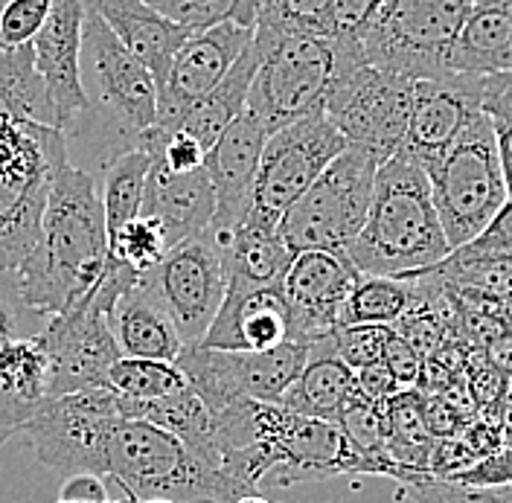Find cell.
Wrapping results in <instances>:
<instances>
[{
    "label": "cell",
    "instance_id": "cell-12",
    "mask_svg": "<svg viewBox=\"0 0 512 503\" xmlns=\"http://www.w3.org/2000/svg\"><path fill=\"white\" fill-rule=\"evenodd\" d=\"M146 277L158 288L184 346L201 344L227 294V268L216 236L201 230L181 239Z\"/></svg>",
    "mask_w": 512,
    "mask_h": 503
},
{
    "label": "cell",
    "instance_id": "cell-34",
    "mask_svg": "<svg viewBox=\"0 0 512 503\" xmlns=\"http://www.w3.org/2000/svg\"><path fill=\"white\" fill-rule=\"evenodd\" d=\"M160 18L190 32H204L219 24L256 27V0H143Z\"/></svg>",
    "mask_w": 512,
    "mask_h": 503
},
{
    "label": "cell",
    "instance_id": "cell-42",
    "mask_svg": "<svg viewBox=\"0 0 512 503\" xmlns=\"http://www.w3.org/2000/svg\"><path fill=\"white\" fill-rule=\"evenodd\" d=\"M451 483H463V486H478V489H501L512 486V448H498L495 454H486L475 460L469 469L446 477Z\"/></svg>",
    "mask_w": 512,
    "mask_h": 503
},
{
    "label": "cell",
    "instance_id": "cell-33",
    "mask_svg": "<svg viewBox=\"0 0 512 503\" xmlns=\"http://www.w3.org/2000/svg\"><path fill=\"white\" fill-rule=\"evenodd\" d=\"M108 384L114 393L137 402L166 399L190 387L175 361H149V358H120L108 370Z\"/></svg>",
    "mask_w": 512,
    "mask_h": 503
},
{
    "label": "cell",
    "instance_id": "cell-54",
    "mask_svg": "<svg viewBox=\"0 0 512 503\" xmlns=\"http://www.w3.org/2000/svg\"><path fill=\"white\" fill-rule=\"evenodd\" d=\"M137 503H172V501H163V498H149V501H137Z\"/></svg>",
    "mask_w": 512,
    "mask_h": 503
},
{
    "label": "cell",
    "instance_id": "cell-11",
    "mask_svg": "<svg viewBox=\"0 0 512 503\" xmlns=\"http://www.w3.org/2000/svg\"><path fill=\"white\" fill-rule=\"evenodd\" d=\"M120 410L123 396L114 390H79L44 399L21 434H27L35 457L53 472L102 477V445L111 419H123Z\"/></svg>",
    "mask_w": 512,
    "mask_h": 503
},
{
    "label": "cell",
    "instance_id": "cell-31",
    "mask_svg": "<svg viewBox=\"0 0 512 503\" xmlns=\"http://www.w3.org/2000/svg\"><path fill=\"white\" fill-rule=\"evenodd\" d=\"M416 306H419V288L411 277L361 274L341 306L338 326H355V323L393 326L408 312H414Z\"/></svg>",
    "mask_w": 512,
    "mask_h": 503
},
{
    "label": "cell",
    "instance_id": "cell-56",
    "mask_svg": "<svg viewBox=\"0 0 512 503\" xmlns=\"http://www.w3.org/2000/svg\"><path fill=\"white\" fill-rule=\"evenodd\" d=\"M504 3H510V0H504Z\"/></svg>",
    "mask_w": 512,
    "mask_h": 503
},
{
    "label": "cell",
    "instance_id": "cell-18",
    "mask_svg": "<svg viewBox=\"0 0 512 503\" xmlns=\"http://www.w3.org/2000/svg\"><path fill=\"white\" fill-rule=\"evenodd\" d=\"M347 253L297 251L283 280V297L291 317V341L315 344L338 329L341 306L358 283Z\"/></svg>",
    "mask_w": 512,
    "mask_h": 503
},
{
    "label": "cell",
    "instance_id": "cell-5",
    "mask_svg": "<svg viewBox=\"0 0 512 503\" xmlns=\"http://www.w3.org/2000/svg\"><path fill=\"white\" fill-rule=\"evenodd\" d=\"M67 163V137L56 126L18 120L0 137V271L30 256L53 181Z\"/></svg>",
    "mask_w": 512,
    "mask_h": 503
},
{
    "label": "cell",
    "instance_id": "cell-2",
    "mask_svg": "<svg viewBox=\"0 0 512 503\" xmlns=\"http://www.w3.org/2000/svg\"><path fill=\"white\" fill-rule=\"evenodd\" d=\"M446 233L431 201L425 169L393 155L376 169L370 213L350 245V262L367 277H414L446 259Z\"/></svg>",
    "mask_w": 512,
    "mask_h": 503
},
{
    "label": "cell",
    "instance_id": "cell-21",
    "mask_svg": "<svg viewBox=\"0 0 512 503\" xmlns=\"http://www.w3.org/2000/svg\"><path fill=\"white\" fill-rule=\"evenodd\" d=\"M291 341V317L283 285L227 280L222 309L216 312L201 346L262 352Z\"/></svg>",
    "mask_w": 512,
    "mask_h": 503
},
{
    "label": "cell",
    "instance_id": "cell-6",
    "mask_svg": "<svg viewBox=\"0 0 512 503\" xmlns=\"http://www.w3.org/2000/svg\"><path fill=\"white\" fill-rule=\"evenodd\" d=\"M425 175L451 251L475 242L510 201L492 120L483 111L440 158L425 166Z\"/></svg>",
    "mask_w": 512,
    "mask_h": 503
},
{
    "label": "cell",
    "instance_id": "cell-13",
    "mask_svg": "<svg viewBox=\"0 0 512 503\" xmlns=\"http://www.w3.org/2000/svg\"><path fill=\"white\" fill-rule=\"evenodd\" d=\"M347 149V140L320 111L268 134L254 181V207L283 219L320 172Z\"/></svg>",
    "mask_w": 512,
    "mask_h": 503
},
{
    "label": "cell",
    "instance_id": "cell-47",
    "mask_svg": "<svg viewBox=\"0 0 512 503\" xmlns=\"http://www.w3.org/2000/svg\"><path fill=\"white\" fill-rule=\"evenodd\" d=\"M62 503H108V492H105V477L99 474H73V477H64Z\"/></svg>",
    "mask_w": 512,
    "mask_h": 503
},
{
    "label": "cell",
    "instance_id": "cell-10",
    "mask_svg": "<svg viewBox=\"0 0 512 503\" xmlns=\"http://www.w3.org/2000/svg\"><path fill=\"white\" fill-rule=\"evenodd\" d=\"M414 102V82L396 73H384L373 64H361L341 76L326 96L323 114L347 140L379 163L390 160L405 140Z\"/></svg>",
    "mask_w": 512,
    "mask_h": 503
},
{
    "label": "cell",
    "instance_id": "cell-14",
    "mask_svg": "<svg viewBox=\"0 0 512 503\" xmlns=\"http://www.w3.org/2000/svg\"><path fill=\"white\" fill-rule=\"evenodd\" d=\"M41 344L50 361L47 399L79 390H111L108 370L123 358L111 320L88 294L70 312L47 320Z\"/></svg>",
    "mask_w": 512,
    "mask_h": 503
},
{
    "label": "cell",
    "instance_id": "cell-39",
    "mask_svg": "<svg viewBox=\"0 0 512 503\" xmlns=\"http://www.w3.org/2000/svg\"><path fill=\"white\" fill-rule=\"evenodd\" d=\"M480 111L492 120L504 184L512 198V99L501 88L498 76H480Z\"/></svg>",
    "mask_w": 512,
    "mask_h": 503
},
{
    "label": "cell",
    "instance_id": "cell-9",
    "mask_svg": "<svg viewBox=\"0 0 512 503\" xmlns=\"http://www.w3.org/2000/svg\"><path fill=\"white\" fill-rule=\"evenodd\" d=\"M309 361V344H288L262 349V352H236V349H210V346H184L175 358L190 390L204 402L210 413L227 408L242 399L280 405L288 384Z\"/></svg>",
    "mask_w": 512,
    "mask_h": 503
},
{
    "label": "cell",
    "instance_id": "cell-25",
    "mask_svg": "<svg viewBox=\"0 0 512 503\" xmlns=\"http://www.w3.org/2000/svg\"><path fill=\"white\" fill-rule=\"evenodd\" d=\"M448 73L498 76L512 73V9L504 0H475L457 35Z\"/></svg>",
    "mask_w": 512,
    "mask_h": 503
},
{
    "label": "cell",
    "instance_id": "cell-51",
    "mask_svg": "<svg viewBox=\"0 0 512 503\" xmlns=\"http://www.w3.org/2000/svg\"><path fill=\"white\" fill-rule=\"evenodd\" d=\"M233 503H274V501L262 498V492H251V495H242V498H236Z\"/></svg>",
    "mask_w": 512,
    "mask_h": 503
},
{
    "label": "cell",
    "instance_id": "cell-24",
    "mask_svg": "<svg viewBox=\"0 0 512 503\" xmlns=\"http://www.w3.org/2000/svg\"><path fill=\"white\" fill-rule=\"evenodd\" d=\"M88 12L114 32L128 50L146 64L155 76V85L166 76L172 56L192 32L160 18L143 0H82Z\"/></svg>",
    "mask_w": 512,
    "mask_h": 503
},
{
    "label": "cell",
    "instance_id": "cell-36",
    "mask_svg": "<svg viewBox=\"0 0 512 503\" xmlns=\"http://www.w3.org/2000/svg\"><path fill=\"white\" fill-rule=\"evenodd\" d=\"M169 236L160 227L158 219L149 216H137L134 221L123 224L117 233L108 236V251L114 259H120L137 274H146L152 268H158L163 256L169 253Z\"/></svg>",
    "mask_w": 512,
    "mask_h": 503
},
{
    "label": "cell",
    "instance_id": "cell-40",
    "mask_svg": "<svg viewBox=\"0 0 512 503\" xmlns=\"http://www.w3.org/2000/svg\"><path fill=\"white\" fill-rule=\"evenodd\" d=\"M393 335V326H376V323H355V326H338L332 332L338 358L350 367L361 370L370 364H379L384 346Z\"/></svg>",
    "mask_w": 512,
    "mask_h": 503
},
{
    "label": "cell",
    "instance_id": "cell-15",
    "mask_svg": "<svg viewBox=\"0 0 512 503\" xmlns=\"http://www.w3.org/2000/svg\"><path fill=\"white\" fill-rule=\"evenodd\" d=\"M32 62L53 105L56 128L64 137L82 134L94 123L96 108L82 85L85 6L82 0H53L41 32L32 38Z\"/></svg>",
    "mask_w": 512,
    "mask_h": 503
},
{
    "label": "cell",
    "instance_id": "cell-8",
    "mask_svg": "<svg viewBox=\"0 0 512 503\" xmlns=\"http://www.w3.org/2000/svg\"><path fill=\"white\" fill-rule=\"evenodd\" d=\"M475 0H384L361 47L364 62L422 82L448 76V56Z\"/></svg>",
    "mask_w": 512,
    "mask_h": 503
},
{
    "label": "cell",
    "instance_id": "cell-1",
    "mask_svg": "<svg viewBox=\"0 0 512 503\" xmlns=\"http://www.w3.org/2000/svg\"><path fill=\"white\" fill-rule=\"evenodd\" d=\"M108 256L105 210L94 178L67 160L50 189L38 242L18 268L27 303L44 317L70 312L94 291Z\"/></svg>",
    "mask_w": 512,
    "mask_h": 503
},
{
    "label": "cell",
    "instance_id": "cell-30",
    "mask_svg": "<svg viewBox=\"0 0 512 503\" xmlns=\"http://www.w3.org/2000/svg\"><path fill=\"white\" fill-rule=\"evenodd\" d=\"M50 384V361L38 338H21L0 346V399L27 416L30 422L35 410L47 399Z\"/></svg>",
    "mask_w": 512,
    "mask_h": 503
},
{
    "label": "cell",
    "instance_id": "cell-29",
    "mask_svg": "<svg viewBox=\"0 0 512 503\" xmlns=\"http://www.w3.org/2000/svg\"><path fill=\"white\" fill-rule=\"evenodd\" d=\"M18 120L56 126L53 105L32 62V47L0 50V137Z\"/></svg>",
    "mask_w": 512,
    "mask_h": 503
},
{
    "label": "cell",
    "instance_id": "cell-35",
    "mask_svg": "<svg viewBox=\"0 0 512 503\" xmlns=\"http://www.w3.org/2000/svg\"><path fill=\"white\" fill-rule=\"evenodd\" d=\"M390 480L402 486V495L411 498V503H512V486L478 489V486L451 483L446 477H434V474L405 469V466H396Z\"/></svg>",
    "mask_w": 512,
    "mask_h": 503
},
{
    "label": "cell",
    "instance_id": "cell-50",
    "mask_svg": "<svg viewBox=\"0 0 512 503\" xmlns=\"http://www.w3.org/2000/svg\"><path fill=\"white\" fill-rule=\"evenodd\" d=\"M0 50H12L6 35V0H0Z\"/></svg>",
    "mask_w": 512,
    "mask_h": 503
},
{
    "label": "cell",
    "instance_id": "cell-26",
    "mask_svg": "<svg viewBox=\"0 0 512 503\" xmlns=\"http://www.w3.org/2000/svg\"><path fill=\"white\" fill-rule=\"evenodd\" d=\"M352 393H355V370H350L338 358L335 341L329 335L309 344V361L288 384L280 405L300 416L335 422Z\"/></svg>",
    "mask_w": 512,
    "mask_h": 503
},
{
    "label": "cell",
    "instance_id": "cell-22",
    "mask_svg": "<svg viewBox=\"0 0 512 503\" xmlns=\"http://www.w3.org/2000/svg\"><path fill=\"white\" fill-rule=\"evenodd\" d=\"M140 216L158 219L172 248L181 239L207 230L216 216V192H213L207 169L201 166V169L178 175V172L163 169L158 160L152 158Z\"/></svg>",
    "mask_w": 512,
    "mask_h": 503
},
{
    "label": "cell",
    "instance_id": "cell-27",
    "mask_svg": "<svg viewBox=\"0 0 512 503\" xmlns=\"http://www.w3.org/2000/svg\"><path fill=\"white\" fill-rule=\"evenodd\" d=\"M227 280L256 285H283L294 251L280 236V219L251 207L239 230L222 245Z\"/></svg>",
    "mask_w": 512,
    "mask_h": 503
},
{
    "label": "cell",
    "instance_id": "cell-23",
    "mask_svg": "<svg viewBox=\"0 0 512 503\" xmlns=\"http://www.w3.org/2000/svg\"><path fill=\"white\" fill-rule=\"evenodd\" d=\"M111 332L123 358H149V361H175L184 341L169 317L158 288L146 274L128 285L111 312Z\"/></svg>",
    "mask_w": 512,
    "mask_h": 503
},
{
    "label": "cell",
    "instance_id": "cell-49",
    "mask_svg": "<svg viewBox=\"0 0 512 503\" xmlns=\"http://www.w3.org/2000/svg\"><path fill=\"white\" fill-rule=\"evenodd\" d=\"M498 425H501V437L504 445L512 448V378L507 381V390H504V399L498 405Z\"/></svg>",
    "mask_w": 512,
    "mask_h": 503
},
{
    "label": "cell",
    "instance_id": "cell-32",
    "mask_svg": "<svg viewBox=\"0 0 512 503\" xmlns=\"http://www.w3.org/2000/svg\"><path fill=\"white\" fill-rule=\"evenodd\" d=\"M149 169H152V152L143 146H134V149L114 155V160L105 166L99 198H102V210H105L108 236L140 216Z\"/></svg>",
    "mask_w": 512,
    "mask_h": 503
},
{
    "label": "cell",
    "instance_id": "cell-16",
    "mask_svg": "<svg viewBox=\"0 0 512 503\" xmlns=\"http://www.w3.org/2000/svg\"><path fill=\"white\" fill-rule=\"evenodd\" d=\"M251 41L254 30L239 24H219L204 32H192L172 56L166 76L160 79L158 120L152 131L160 137L175 134L192 105L222 82Z\"/></svg>",
    "mask_w": 512,
    "mask_h": 503
},
{
    "label": "cell",
    "instance_id": "cell-52",
    "mask_svg": "<svg viewBox=\"0 0 512 503\" xmlns=\"http://www.w3.org/2000/svg\"><path fill=\"white\" fill-rule=\"evenodd\" d=\"M498 82H501V88H504L507 96L512 99V73H498Z\"/></svg>",
    "mask_w": 512,
    "mask_h": 503
},
{
    "label": "cell",
    "instance_id": "cell-55",
    "mask_svg": "<svg viewBox=\"0 0 512 503\" xmlns=\"http://www.w3.org/2000/svg\"><path fill=\"white\" fill-rule=\"evenodd\" d=\"M510 9H512V0H510Z\"/></svg>",
    "mask_w": 512,
    "mask_h": 503
},
{
    "label": "cell",
    "instance_id": "cell-37",
    "mask_svg": "<svg viewBox=\"0 0 512 503\" xmlns=\"http://www.w3.org/2000/svg\"><path fill=\"white\" fill-rule=\"evenodd\" d=\"M50 317L35 312L27 297L18 271H0V346L21 338H38Z\"/></svg>",
    "mask_w": 512,
    "mask_h": 503
},
{
    "label": "cell",
    "instance_id": "cell-44",
    "mask_svg": "<svg viewBox=\"0 0 512 503\" xmlns=\"http://www.w3.org/2000/svg\"><path fill=\"white\" fill-rule=\"evenodd\" d=\"M422 393V390H419ZM422 416H425V428L434 440H446L457 437L463 431L460 416L448 405L440 393H422Z\"/></svg>",
    "mask_w": 512,
    "mask_h": 503
},
{
    "label": "cell",
    "instance_id": "cell-7",
    "mask_svg": "<svg viewBox=\"0 0 512 503\" xmlns=\"http://www.w3.org/2000/svg\"><path fill=\"white\" fill-rule=\"evenodd\" d=\"M379 166V158H373L370 152L347 146L283 213L280 236L286 239L288 248L294 253L350 251L370 213Z\"/></svg>",
    "mask_w": 512,
    "mask_h": 503
},
{
    "label": "cell",
    "instance_id": "cell-17",
    "mask_svg": "<svg viewBox=\"0 0 512 503\" xmlns=\"http://www.w3.org/2000/svg\"><path fill=\"white\" fill-rule=\"evenodd\" d=\"M85 50L94 64L99 96L123 128L131 149L155 128L158 120V85L146 64L108 30L94 12L85 9Z\"/></svg>",
    "mask_w": 512,
    "mask_h": 503
},
{
    "label": "cell",
    "instance_id": "cell-20",
    "mask_svg": "<svg viewBox=\"0 0 512 503\" xmlns=\"http://www.w3.org/2000/svg\"><path fill=\"white\" fill-rule=\"evenodd\" d=\"M480 114V76L448 73L440 79L414 82V102L402 149L422 169L446 152Z\"/></svg>",
    "mask_w": 512,
    "mask_h": 503
},
{
    "label": "cell",
    "instance_id": "cell-43",
    "mask_svg": "<svg viewBox=\"0 0 512 503\" xmlns=\"http://www.w3.org/2000/svg\"><path fill=\"white\" fill-rule=\"evenodd\" d=\"M384 367L393 373V378L399 381V387L402 390H408V387H416L419 384V378H422V364H425V358L416 352L414 346L408 344L402 335H390V341L384 346V355H382Z\"/></svg>",
    "mask_w": 512,
    "mask_h": 503
},
{
    "label": "cell",
    "instance_id": "cell-57",
    "mask_svg": "<svg viewBox=\"0 0 512 503\" xmlns=\"http://www.w3.org/2000/svg\"><path fill=\"white\" fill-rule=\"evenodd\" d=\"M382 3H384V0H382Z\"/></svg>",
    "mask_w": 512,
    "mask_h": 503
},
{
    "label": "cell",
    "instance_id": "cell-4",
    "mask_svg": "<svg viewBox=\"0 0 512 503\" xmlns=\"http://www.w3.org/2000/svg\"><path fill=\"white\" fill-rule=\"evenodd\" d=\"M102 477H111L134 501L233 503L245 495L227 474L204 466L169 431L143 419H111Z\"/></svg>",
    "mask_w": 512,
    "mask_h": 503
},
{
    "label": "cell",
    "instance_id": "cell-48",
    "mask_svg": "<svg viewBox=\"0 0 512 503\" xmlns=\"http://www.w3.org/2000/svg\"><path fill=\"white\" fill-rule=\"evenodd\" d=\"M483 355H486V361L501 373L504 378H512V332H501V335H495L486 349H483Z\"/></svg>",
    "mask_w": 512,
    "mask_h": 503
},
{
    "label": "cell",
    "instance_id": "cell-45",
    "mask_svg": "<svg viewBox=\"0 0 512 503\" xmlns=\"http://www.w3.org/2000/svg\"><path fill=\"white\" fill-rule=\"evenodd\" d=\"M463 248L472 253H512V198L498 210V216L489 221V227L478 239Z\"/></svg>",
    "mask_w": 512,
    "mask_h": 503
},
{
    "label": "cell",
    "instance_id": "cell-38",
    "mask_svg": "<svg viewBox=\"0 0 512 503\" xmlns=\"http://www.w3.org/2000/svg\"><path fill=\"white\" fill-rule=\"evenodd\" d=\"M332 0H256V27L326 35Z\"/></svg>",
    "mask_w": 512,
    "mask_h": 503
},
{
    "label": "cell",
    "instance_id": "cell-53",
    "mask_svg": "<svg viewBox=\"0 0 512 503\" xmlns=\"http://www.w3.org/2000/svg\"><path fill=\"white\" fill-rule=\"evenodd\" d=\"M59 503H62V501H59ZM108 503H137V501H134V498H128V495H123L120 501H108Z\"/></svg>",
    "mask_w": 512,
    "mask_h": 503
},
{
    "label": "cell",
    "instance_id": "cell-46",
    "mask_svg": "<svg viewBox=\"0 0 512 503\" xmlns=\"http://www.w3.org/2000/svg\"><path fill=\"white\" fill-rule=\"evenodd\" d=\"M399 390H402V387H399V381H396L393 373L384 367V361L355 370V393H361V396H364V399H370V402H379V405H384V402H387L390 396H396Z\"/></svg>",
    "mask_w": 512,
    "mask_h": 503
},
{
    "label": "cell",
    "instance_id": "cell-19",
    "mask_svg": "<svg viewBox=\"0 0 512 503\" xmlns=\"http://www.w3.org/2000/svg\"><path fill=\"white\" fill-rule=\"evenodd\" d=\"M265 140L268 131L245 108L204 155V169L216 192V216L207 230L216 236L219 248L230 242L254 207V181Z\"/></svg>",
    "mask_w": 512,
    "mask_h": 503
},
{
    "label": "cell",
    "instance_id": "cell-28",
    "mask_svg": "<svg viewBox=\"0 0 512 503\" xmlns=\"http://www.w3.org/2000/svg\"><path fill=\"white\" fill-rule=\"evenodd\" d=\"M256 67H259V56H256L254 41H251L222 82L204 99H198L192 105L190 114L184 117V123L178 126V131L190 134L192 140L207 152L219 140V134H222L224 128L230 126L248 108V94H251Z\"/></svg>",
    "mask_w": 512,
    "mask_h": 503
},
{
    "label": "cell",
    "instance_id": "cell-41",
    "mask_svg": "<svg viewBox=\"0 0 512 503\" xmlns=\"http://www.w3.org/2000/svg\"><path fill=\"white\" fill-rule=\"evenodd\" d=\"M382 9V0H332L326 15V38L361 44L367 30L373 27L376 15Z\"/></svg>",
    "mask_w": 512,
    "mask_h": 503
},
{
    "label": "cell",
    "instance_id": "cell-3",
    "mask_svg": "<svg viewBox=\"0 0 512 503\" xmlns=\"http://www.w3.org/2000/svg\"><path fill=\"white\" fill-rule=\"evenodd\" d=\"M254 47L259 67L248 111L268 134L320 114L335 82L367 64L361 44H344L318 32L254 27Z\"/></svg>",
    "mask_w": 512,
    "mask_h": 503
}]
</instances>
